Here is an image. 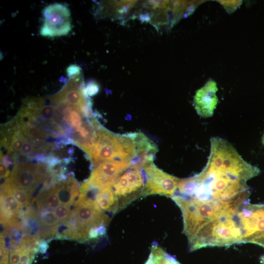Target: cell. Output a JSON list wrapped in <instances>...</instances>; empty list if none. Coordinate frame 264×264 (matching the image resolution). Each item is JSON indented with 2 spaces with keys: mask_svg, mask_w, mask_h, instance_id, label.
Returning a JSON list of instances; mask_svg holds the SVG:
<instances>
[{
  "mask_svg": "<svg viewBox=\"0 0 264 264\" xmlns=\"http://www.w3.org/2000/svg\"><path fill=\"white\" fill-rule=\"evenodd\" d=\"M260 172L245 161L231 144L213 137L204 168L198 174L179 179L175 195L217 202H245L251 193L247 181Z\"/></svg>",
  "mask_w": 264,
  "mask_h": 264,
  "instance_id": "6da1fadb",
  "label": "cell"
},
{
  "mask_svg": "<svg viewBox=\"0 0 264 264\" xmlns=\"http://www.w3.org/2000/svg\"><path fill=\"white\" fill-rule=\"evenodd\" d=\"M135 153L136 144L132 133L118 134L102 126L97 131L94 144L87 152L95 167L113 160L131 161Z\"/></svg>",
  "mask_w": 264,
  "mask_h": 264,
  "instance_id": "7a4b0ae2",
  "label": "cell"
},
{
  "mask_svg": "<svg viewBox=\"0 0 264 264\" xmlns=\"http://www.w3.org/2000/svg\"><path fill=\"white\" fill-rule=\"evenodd\" d=\"M75 220L84 241L104 235L110 221L94 199L79 193L71 213Z\"/></svg>",
  "mask_w": 264,
  "mask_h": 264,
  "instance_id": "3957f363",
  "label": "cell"
},
{
  "mask_svg": "<svg viewBox=\"0 0 264 264\" xmlns=\"http://www.w3.org/2000/svg\"><path fill=\"white\" fill-rule=\"evenodd\" d=\"M141 171L144 179L142 197L159 195L172 198L174 196L178 178L159 169L153 162L145 166Z\"/></svg>",
  "mask_w": 264,
  "mask_h": 264,
  "instance_id": "277c9868",
  "label": "cell"
},
{
  "mask_svg": "<svg viewBox=\"0 0 264 264\" xmlns=\"http://www.w3.org/2000/svg\"><path fill=\"white\" fill-rule=\"evenodd\" d=\"M144 185L141 169L129 168L123 173L112 186L118 202V212L140 197Z\"/></svg>",
  "mask_w": 264,
  "mask_h": 264,
  "instance_id": "5b68a950",
  "label": "cell"
},
{
  "mask_svg": "<svg viewBox=\"0 0 264 264\" xmlns=\"http://www.w3.org/2000/svg\"><path fill=\"white\" fill-rule=\"evenodd\" d=\"M44 22L40 34L54 37L67 35L71 29L70 12L64 4L55 3L46 6L43 11Z\"/></svg>",
  "mask_w": 264,
  "mask_h": 264,
  "instance_id": "8992f818",
  "label": "cell"
},
{
  "mask_svg": "<svg viewBox=\"0 0 264 264\" xmlns=\"http://www.w3.org/2000/svg\"><path fill=\"white\" fill-rule=\"evenodd\" d=\"M131 166V161L129 160L104 162L94 168L88 179L81 187L88 190L112 186L117 178L130 168Z\"/></svg>",
  "mask_w": 264,
  "mask_h": 264,
  "instance_id": "52a82bcc",
  "label": "cell"
},
{
  "mask_svg": "<svg viewBox=\"0 0 264 264\" xmlns=\"http://www.w3.org/2000/svg\"><path fill=\"white\" fill-rule=\"evenodd\" d=\"M37 165L31 163H20L13 167L6 181L11 186L23 190L31 195L40 182L37 176Z\"/></svg>",
  "mask_w": 264,
  "mask_h": 264,
  "instance_id": "ba28073f",
  "label": "cell"
},
{
  "mask_svg": "<svg viewBox=\"0 0 264 264\" xmlns=\"http://www.w3.org/2000/svg\"><path fill=\"white\" fill-rule=\"evenodd\" d=\"M217 90L216 82L213 80H209L196 92L194 99V105L200 117L208 118L213 116L218 102L216 96Z\"/></svg>",
  "mask_w": 264,
  "mask_h": 264,
  "instance_id": "9c48e42d",
  "label": "cell"
},
{
  "mask_svg": "<svg viewBox=\"0 0 264 264\" xmlns=\"http://www.w3.org/2000/svg\"><path fill=\"white\" fill-rule=\"evenodd\" d=\"M136 144V153L131 160L130 168L141 169L153 162L158 151L156 145L141 132H132Z\"/></svg>",
  "mask_w": 264,
  "mask_h": 264,
  "instance_id": "30bf717a",
  "label": "cell"
},
{
  "mask_svg": "<svg viewBox=\"0 0 264 264\" xmlns=\"http://www.w3.org/2000/svg\"><path fill=\"white\" fill-rule=\"evenodd\" d=\"M88 192H93L94 200L104 211L118 212V202L112 186L101 189H91Z\"/></svg>",
  "mask_w": 264,
  "mask_h": 264,
  "instance_id": "8fae6325",
  "label": "cell"
},
{
  "mask_svg": "<svg viewBox=\"0 0 264 264\" xmlns=\"http://www.w3.org/2000/svg\"><path fill=\"white\" fill-rule=\"evenodd\" d=\"M54 187L61 204L69 207L72 205L79 193L78 183L71 176Z\"/></svg>",
  "mask_w": 264,
  "mask_h": 264,
  "instance_id": "7c38bea8",
  "label": "cell"
},
{
  "mask_svg": "<svg viewBox=\"0 0 264 264\" xmlns=\"http://www.w3.org/2000/svg\"><path fill=\"white\" fill-rule=\"evenodd\" d=\"M249 242L264 247V203L258 204L255 210ZM261 263L264 264V255L261 258Z\"/></svg>",
  "mask_w": 264,
  "mask_h": 264,
  "instance_id": "4fadbf2b",
  "label": "cell"
},
{
  "mask_svg": "<svg viewBox=\"0 0 264 264\" xmlns=\"http://www.w3.org/2000/svg\"><path fill=\"white\" fill-rule=\"evenodd\" d=\"M144 264H180L176 259L166 252L157 243L153 242L148 258Z\"/></svg>",
  "mask_w": 264,
  "mask_h": 264,
  "instance_id": "5bb4252c",
  "label": "cell"
},
{
  "mask_svg": "<svg viewBox=\"0 0 264 264\" xmlns=\"http://www.w3.org/2000/svg\"><path fill=\"white\" fill-rule=\"evenodd\" d=\"M40 221L46 226H56L59 222L54 211H43L39 215Z\"/></svg>",
  "mask_w": 264,
  "mask_h": 264,
  "instance_id": "9a60e30c",
  "label": "cell"
},
{
  "mask_svg": "<svg viewBox=\"0 0 264 264\" xmlns=\"http://www.w3.org/2000/svg\"><path fill=\"white\" fill-rule=\"evenodd\" d=\"M54 212L59 220L63 221L67 219L71 212L69 206L62 204L55 209Z\"/></svg>",
  "mask_w": 264,
  "mask_h": 264,
  "instance_id": "2e32d148",
  "label": "cell"
},
{
  "mask_svg": "<svg viewBox=\"0 0 264 264\" xmlns=\"http://www.w3.org/2000/svg\"><path fill=\"white\" fill-rule=\"evenodd\" d=\"M34 146L30 141L26 139L21 151L20 154L22 155H31L33 152Z\"/></svg>",
  "mask_w": 264,
  "mask_h": 264,
  "instance_id": "e0dca14e",
  "label": "cell"
},
{
  "mask_svg": "<svg viewBox=\"0 0 264 264\" xmlns=\"http://www.w3.org/2000/svg\"><path fill=\"white\" fill-rule=\"evenodd\" d=\"M99 90V87L98 85L94 82L88 83L85 88L86 94L89 96H92L96 94Z\"/></svg>",
  "mask_w": 264,
  "mask_h": 264,
  "instance_id": "ac0fdd59",
  "label": "cell"
},
{
  "mask_svg": "<svg viewBox=\"0 0 264 264\" xmlns=\"http://www.w3.org/2000/svg\"><path fill=\"white\" fill-rule=\"evenodd\" d=\"M81 68L76 65H71L69 66L67 69L66 73L68 77H71L81 74Z\"/></svg>",
  "mask_w": 264,
  "mask_h": 264,
  "instance_id": "d6986e66",
  "label": "cell"
},
{
  "mask_svg": "<svg viewBox=\"0 0 264 264\" xmlns=\"http://www.w3.org/2000/svg\"><path fill=\"white\" fill-rule=\"evenodd\" d=\"M21 251L18 247L17 249L15 250L14 252L11 254L10 257V262L11 264H17L19 263L21 260Z\"/></svg>",
  "mask_w": 264,
  "mask_h": 264,
  "instance_id": "ffe728a7",
  "label": "cell"
},
{
  "mask_svg": "<svg viewBox=\"0 0 264 264\" xmlns=\"http://www.w3.org/2000/svg\"><path fill=\"white\" fill-rule=\"evenodd\" d=\"M9 175H10L9 170L2 164H0V177H6Z\"/></svg>",
  "mask_w": 264,
  "mask_h": 264,
  "instance_id": "44dd1931",
  "label": "cell"
},
{
  "mask_svg": "<svg viewBox=\"0 0 264 264\" xmlns=\"http://www.w3.org/2000/svg\"><path fill=\"white\" fill-rule=\"evenodd\" d=\"M262 143L264 145V133L263 136L262 137Z\"/></svg>",
  "mask_w": 264,
  "mask_h": 264,
  "instance_id": "7402d4cb",
  "label": "cell"
},
{
  "mask_svg": "<svg viewBox=\"0 0 264 264\" xmlns=\"http://www.w3.org/2000/svg\"><path fill=\"white\" fill-rule=\"evenodd\" d=\"M22 264L21 263H18V264Z\"/></svg>",
  "mask_w": 264,
  "mask_h": 264,
  "instance_id": "603a6c76",
  "label": "cell"
}]
</instances>
